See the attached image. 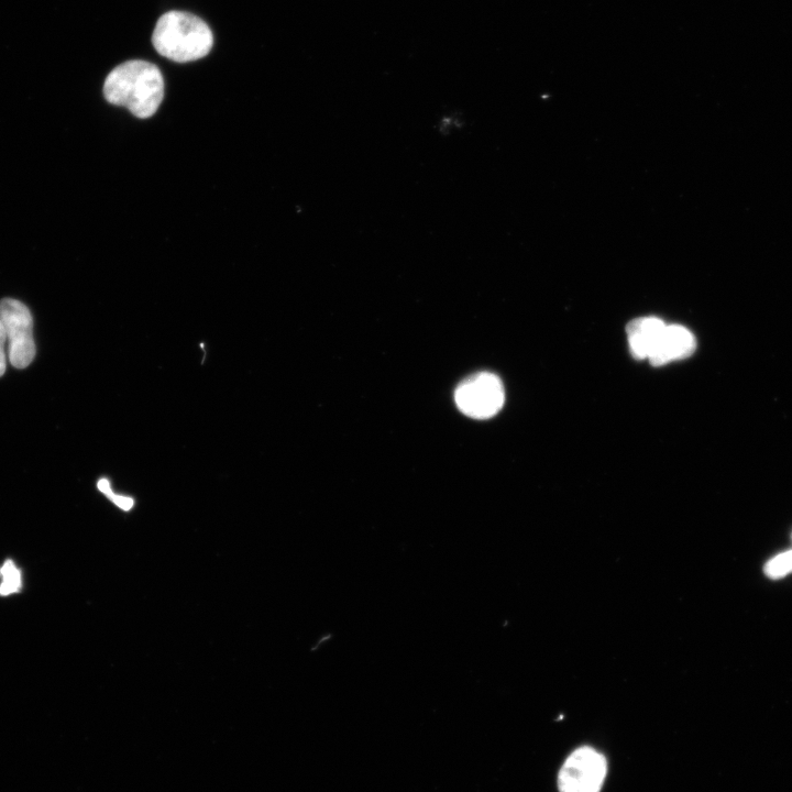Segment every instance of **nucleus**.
Listing matches in <instances>:
<instances>
[{
  "label": "nucleus",
  "mask_w": 792,
  "mask_h": 792,
  "mask_svg": "<svg viewBox=\"0 0 792 792\" xmlns=\"http://www.w3.org/2000/svg\"><path fill=\"white\" fill-rule=\"evenodd\" d=\"M696 348L693 333L683 326L667 324L648 361L653 366L689 358Z\"/></svg>",
  "instance_id": "nucleus-6"
},
{
  "label": "nucleus",
  "mask_w": 792,
  "mask_h": 792,
  "mask_svg": "<svg viewBox=\"0 0 792 792\" xmlns=\"http://www.w3.org/2000/svg\"><path fill=\"white\" fill-rule=\"evenodd\" d=\"M666 323L656 317H641L627 324L626 332L631 354L638 360L649 359Z\"/></svg>",
  "instance_id": "nucleus-7"
},
{
  "label": "nucleus",
  "mask_w": 792,
  "mask_h": 792,
  "mask_svg": "<svg viewBox=\"0 0 792 792\" xmlns=\"http://www.w3.org/2000/svg\"><path fill=\"white\" fill-rule=\"evenodd\" d=\"M0 320L4 328L8 356L16 369L26 367L34 359L33 319L29 308L12 298L0 300Z\"/></svg>",
  "instance_id": "nucleus-4"
},
{
  "label": "nucleus",
  "mask_w": 792,
  "mask_h": 792,
  "mask_svg": "<svg viewBox=\"0 0 792 792\" xmlns=\"http://www.w3.org/2000/svg\"><path fill=\"white\" fill-rule=\"evenodd\" d=\"M6 343H7V337H6L4 328L0 320V376H2L6 371V361H7L6 352H4Z\"/></svg>",
  "instance_id": "nucleus-10"
},
{
  "label": "nucleus",
  "mask_w": 792,
  "mask_h": 792,
  "mask_svg": "<svg viewBox=\"0 0 792 792\" xmlns=\"http://www.w3.org/2000/svg\"><path fill=\"white\" fill-rule=\"evenodd\" d=\"M458 408L474 419H488L503 407L505 392L498 376L479 372L462 381L454 393Z\"/></svg>",
  "instance_id": "nucleus-3"
},
{
  "label": "nucleus",
  "mask_w": 792,
  "mask_h": 792,
  "mask_svg": "<svg viewBox=\"0 0 792 792\" xmlns=\"http://www.w3.org/2000/svg\"><path fill=\"white\" fill-rule=\"evenodd\" d=\"M98 488L108 496L111 493L110 483L107 479H101L98 481Z\"/></svg>",
  "instance_id": "nucleus-12"
},
{
  "label": "nucleus",
  "mask_w": 792,
  "mask_h": 792,
  "mask_svg": "<svg viewBox=\"0 0 792 792\" xmlns=\"http://www.w3.org/2000/svg\"><path fill=\"white\" fill-rule=\"evenodd\" d=\"M103 95L108 102L125 107L135 117L145 119L156 112L163 100V76L150 62L128 61L109 73Z\"/></svg>",
  "instance_id": "nucleus-1"
},
{
  "label": "nucleus",
  "mask_w": 792,
  "mask_h": 792,
  "mask_svg": "<svg viewBox=\"0 0 792 792\" xmlns=\"http://www.w3.org/2000/svg\"><path fill=\"white\" fill-rule=\"evenodd\" d=\"M792 572V550L772 558L765 566V573L771 579H780Z\"/></svg>",
  "instance_id": "nucleus-9"
},
{
  "label": "nucleus",
  "mask_w": 792,
  "mask_h": 792,
  "mask_svg": "<svg viewBox=\"0 0 792 792\" xmlns=\"http://www.w3.org/2000/svg\"><path fill=\"white\" fill-rule=\"evenodd\" d=\"M154 48L174 62H191L206 56L213 43L208 24L197 15L168 11L156 22L152 35Z\"/></svg>",
  "instance_id": "nucleus-2"
},
{
  "label": "nucleus",
  "mask_w": 792,
  "mask_h": 792,
  "mask_svg": "<svg viewBox=\"0 0 792 792\" xmlns=\"http://www.w3.org/2000/svg\"><path fill=\"white\" fill-rule=\"evenodd\" d=\"M107 497L124 510L131 509L134 504L132 498L114 495L112 492Z\"/></svg>",
  "instance_id": "nucleus-11"
},
{
  "label": "nucleus",
  "mask_w": 792,
  "mask_h": 792,
  "mask_svg": "<svg viewBox=\"0 0 792 792\" xmlns=\"http://www.w3.org/2000/svg\"><path fill=\"white\" fill-rule=\"evenodd\" d=\"M22 587V574L18 565L10 559L0 565V596L16 593Z\"/></svg>",
  "instance_id": "nucleus-8"
},
{
  "label": "nucleus",
  "mask_w": 792,
  "mask_h": 792,
  "mask_svg": "<svg viewBox=\"0 0 792 792\" xmlns=\"http://www.w3.org/2000/svg\"><path fill=\"white\" fill-rule=\"evenodd\" d=\"M607 773L605 757L591 747L575 749L563 762L559 776L560 792H600Z\"/></svg>",
  "instance_id": "nucleus-5"
}]
</instances>
